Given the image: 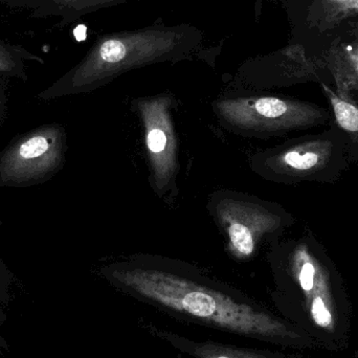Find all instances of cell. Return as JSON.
Segmentation results:
<instances>
[{
    "mask_svg": "<svg viewBox=\"0 0 358 358\" xmlns=\"http://www.w3.org/2000/svg\"><path fill=\"white\" fill-rule=\"evenodd\" d=\"M90 2H92V1H94V0H90Z\"/></svg>",
    "mask_w": 358,
    "mask_h": 358,
    "instance_id": "cell-16",
    "label": "cell"
},
{
    "mask_svg": "<svg viewBox=\"0 0 358 358\" xmlns=\"http://www.w3.org/2000/svg\"><path fill=\"white\" fill-rule=\"evenodd\" d=\"M147 144H148L149 150L152 153H161L165 150L167 146V136L165 132L162 131L161 129L150 130L148 134V138H147Z\"/></svg>",
    "mask_w": 358,
    "mask_h": 358,
    "instance_id": "cell-12",
    "label": "cell"
},
{
    "mask_svg": "<svg viewBox=\"0 0 358 358\" xmlns=\"http://www.w3.org/2000/svg\"><path fill=\"white\" fill-rule=\"evenodd\" d=\"M322 88L331 103L336 122L340 127L350 134L358 132V106L353 102L341 98L329 86L324 83L322 84Z\"/></svg>",
    "mask_w": 358,
    "mask_h": 358,
    "instance_id": "cell-9",
    "label": "cell"
},
{
    "mask_svg": "<svg viewBox=\"0 0 358 358\" xmlns=\"http://www.w3.org/2000/svg\"><path fill=\"white\" fill-rule=\"evenodd\" d=\"M292 275V287L275 301L278 315L308 334L317 346L344 349L350 336V306L330 271L302 250L294 256Z\"/></svg>",
    "mask_w": 358,
    "mask_h": 358,
    "instance_id": "cell-2",
    "label": "cell"
},
{
    "mask_svg": "<svg viewBox=\"0 0 358 358\" xmlns=\"http://www.w3.org/2000/svg\"><path fill=\"white\" fill-rule=\"evenodd\" d=\"M66 132L43 124L15 136L0 151V189H24L50 180L64 164Z\"/></svg>",
    "mask_w": 358,
    "mask_h": 358,
    "instance_id": "cell-3",
    "label": "cell"
},
{
    "mask_svg": "<svg viewBox=\"0 0 358 358\" xmlns=\"http://www.w3.org/2000/svg\"><path fill=\"white\" fill-rule=\"evenodd\" d=\"M119 289L178 321L292 349L317 343L294 324L240 292L189 275L161 269L113 271Z\"/></svg>",
    "mask_w": 358,
    "mask_h": 358,
    "instance_id": "cell-1",
    "label": "cell"
},
{
    "mask_svg": "<svg viewBox=\"0 0 358 358\" xmlns=\"http://www.w3.org/2000/svg\"><path fill=\"white\" fill-rule=\"evenodd\" d=\"M358 15V0H332L326 4L323 24L327 27L338 24L345 19Z\"/></svg>",
    "mask_w": 358,
    "mask_h": 358,
    "instance_id": "cell-10",
    "label": "cell"
},
{
    "mask_svg": "<svg viewBox=\"0 0 358 358\" xmlns=\"http://www.w3.org/2000/svg\"><path fill=\"white\" fill-rule=\"evenodd\" d=\"M332 145L328 141L315 140L286 151L282 163L299 173L321 169L331 155Z\"/></svg>",
    "mask_w": 358,
    "mask_h": 358,
    "instance_id": "cell-6",
    "label": "cell"
},
{
    "mask_svg": "<svg viewBox=\"0 0 358 358\" xmlns=\"http://www.w3.org/2000/svg\"><path fill=\"white\" fill-rule=\"evenodd\" d=\"M225 111L236 123L264 129L308 127L322 123L326 117L325 111L315 105L271 96L229 103Z\"/></svg>",
    "mask_w": 358,
    "mask_h": 358,
    "instance_id": "cell-4",
    "label": "cell"
},
{
    "mask_svg": "<svg viewBox=\"0 0 358 358\" xmlns=\"http://www.w3.org/2000/svg\"><path fill=\"white\" fill-rule=\"evenodd\" d=\"M338 48L340 52H342L343 54L346 55V56L355 59V60H358V43L342 45L341 48Z\"/></svg>",
    "mask_w": 358,
    "mask_h": 358,
    "instance_id": "cell-13",
    "label": "cell"
},
{
    "mask_svg": "<svg viewBox=\"0 0 358 358\" xmlns=\"http://www.w3.org/2000/svg\"><path fill=\"white\" fill-rule=\"evenodd\" d=\"M10 78L0 76V128L6 123L10 107Z\"/></svg>",
    "mask_w": 358,
    "mask_h": 358,
    "instance_id": "cell-11",
    "label": "cell"
},
{
    "mask_svg": "<svg viewBox=\"0 0 358 358\" xmlns=\"http://www.w3.org/2000/svg\"><path fill=\"white\" fill-rule=\"evenodd\" d=\"M141 327L149 334L193 358H294L265 349L234 346L215 341H195L169 330L140 321Z\"/></svg>",
    "mask_w": 358,
    "mask_h": 358,
    "instance_id": "cell-5",
    "label": "cell"
},
{
    "mask_svg": "<svg viewBox=\"0 0 358 358\" xmlns=\"http://www.w3.org/2000/svg\"><path fill=\"white\" fill-rule=\"evenodd\" d=\"M6 280H8V269H6V265H4L3 261L0 257V289L3 287Z\"/></svg>",
    "mask_w": 358,
    "mask_h": 358,
    "instance_id": "cell-14",
    "label": "cell"
},
{
    "mask_svg": "<svg viewBox=\"0 0 358 358\" xmlns=\"http://www.w3.org/2000/svg\"><path fill=\"white\" fill-rule=\"evenodd\" d=\"M351 88H353V90H355L358 94V83L353 84L352 87Z\"/></svg>",
    "mask_w": 358,
    "mask_h": 358,
    "instance_id": "cell-15",
    "label": "cell"
},
{
    "mask_svg": "<svg viewBox=\"0 0 358 358\" xmlns=\"http://www.w3.org/2000/svg\"><path fill=\"white\" fill-rule=\"evenodd\" d=\"M330 63L338 90L343 87L338 96L352 102L348 96L347 87H352L353 84L358 83V60L346 56L336 48L330 52Z\"/></svg>",
    "mask_w": 358,
    "mask_h": 358,
    "instance_id": "cell-8",
    "label": "cell"
},
{
    "mask_svg": "<svg viewBox=\"0 0 358 358\" xmlns=\"http://www.w3.org/2000/svg\"><path fill=\"white\" fill-rule=\"evenodd\" d=\"M33 63L44 64L45 61L39 55L29 52L19 44L0 39V76L27 82L29 65Z\"/></svg>",
    "mask_w": 358,
    "mask_h": 358,
    "instance_id": "cell-7",
    "label": "cell"
}]
</instances>
